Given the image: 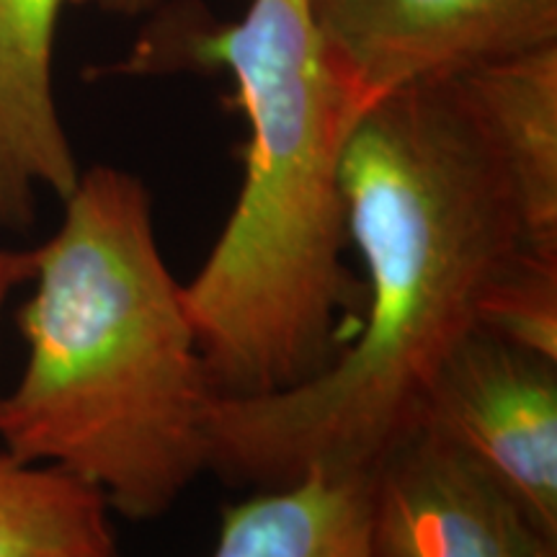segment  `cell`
Here are the masks:
<instances>
[{
    "label": "cell",
    "mask_w": 557,
    "mask_h": 557,
    "mask_svg": "<svg viewBox=\"0 0 557 557\" xmlns=\"http://www.w3.org/2000/svg\"><path fill=\"white\" fill-rule=\"evenodd\" d=\"M341 194L364 263L359 336L295 387L214 398L209 470L230 485L372 470L416 431L436 372L537 246L459 78L410 83L361 111Z\"/></svg>",
    "instance_id": "obj_1"
},
{
    "label": "cell",
    "mask_w": 557,
    "mask_h": 557,
    "mask_svg": "<svg viewBox=\"0 0 557 557\" xmlns=\"http://www.w3.org/2000/svg\"><path fill=\"white\" fill-rule=\"evenodd\" d=\"M62 205L58 233L34 248L18 310L26 361L0 398V442L96 487L124 519H160L209 470L218 398L184 284L135 173L81 171Z\"/></svg>",
    "instance_id": "obj_2"
},
{
    "label": "cell",
    "mask_w": 557,
    "mask_h": 557,
    "mask_svg": "<svg viewBox=\"0 0 557 557\" xmlns=\"http://www.w3.org/2000/svg\"><path fill=\"white\" fill-rule=\"evenodd\" d=\"M163 62L220 65L250 137L246 176L218 243L184 284L214 395L295 387L336 357L364 282L344 263L341 156L357 99L333 70L308 0H250L243 21L163 47Z\"/></svg>",
    "instance_id": "obj_3"
},
{
    "label": "cell",
    "mask_w": 557,
    "mask_h": 557,
    "mask_svg": "<svg viewBox=\"0 0 557 557\" xmlns=\"http://www.w3.org/2000/svg\"><path fill=\"white\" fill-rule=\"evenodd\" d=\"M308 11L361 111L557 41V0H308Z\"/></svg>",
    "instance_id": "obj_4"
},
{
    "label": "cell",
    "mask_w": 557,
    "mask_h": 557,
    "mask_svg": "<svg viewBox=\"0 0 557 557\" xmlns=\"http://www.w3.org/2000/svg\"><path fill=\"white\" fill-rule=\"evenodd\" d=\"M416 429L468 451L557 537V359L475 329L436 372Z\"/></svg>",
    "instance_id": "obj_5"
},
{
    "label": "cell",
    "mask_w": 557,
    "mask_h": 557,
    "mask_svg": "<svg viewBox=\"0 0 557 557\" xmlns=\"http://www.w3.org/2000/svg\"><path fill=\"white\" fill-rule=\"evenodd\" d=\"M377 557H557V537L478 459L429 429L372 470Z\"/></svg>",
    "instance_id": "obj_6"
},
{
    "label": "cell",
    "mask_w": 557,
    "mask_h": 557,
    "mask_svg": "<svg viewBox=\"0 0 557 557\" xmlns=\"http://www.w3.org/2000/svg\"><path fill=\"white\" fill-rule=\"evenodd\" d=\"M70 0H0V227L37 220L39 191L65 199L81 169L54 99V34Z\"/></svg>",
    "instance_id": "obj_7"
},
{
    "label": "cell",
    "mask_w": 557,
    "mask_h": 557,
    "mask_svg": "<svg viewBox=\"0 0 557 557\" xmlns=\"http://www.w3.org/2000/svg\"><path fill=\"white\" fill-rule=\"evenodd\" d=\"M457 78L513 181L529 238L557 248V41Z\"/></svg>",
    "instance_id": "obj_8"
},
{
    "label": "cell",
    "mask_w": 557,
    "mask_h": 557,
    "mask_svg": "<svg viewBox=\"0 0 557 557\" xmlns=\"http://www.w3.org/2000/svg\"><path fill=\"white\" fill-rule=\"evenodd\" d=\"M212 557H377L369 472L310 470L222 511Z\"/></svg>",
    "instance_id": "obj_9"
},
{
    "label": "cell",
    "mask_w": 557,
    "mask_h": 557,
    "mask_svg": "<svg viewBox=\"0 0 557 557\" xmlns=\"http://www.w3.org/2000/svg\"><path fill=\"white\" fill-rule=\"evenodd\" d=\"M96 487L0 451V557H122Z\"/></svg>",
    "instance_id": "obj_10"
},
{
    "label": "cell",
    "mask_w": 557,
    "mask_h": 557,
    "mask_svg": "<svg viewBox=\"0 0 557 557\" xmlns=\"http://www.w3.org/2000/svg\"><path fill=\"white\" fill-rule=\"evenodd\" d=\"M480 329L557 359V248L534 246L521 256Z\"/></svg>",
    "instance_id": "obj_11"
},
{
    "label": "cell",
    "mask_w": 557,
    "mask_h": 557,
    "mask_svg": "<svg viewBox=\"0 0 557 557\" xmlns=\"http://www.w3.org/2000/svg\"><path fill=\"white\" fill-rule=\"evenodd\" d=\"M34 250H9L0 248V310H3L5 299L21 284L32 282L34 276Z\"/></svg>",
    "instance_id": "obj_12"
},
{
    "label": "cell",
    "mask_w": 557,
    "mask_h": 557,
    "mask_svg": "<svg viewBox=\"0 0 557 557\" xmlns=\"http://www.w3.org/2000/svg\"><path fill=\"white\" fill-rule=\"evenodd\" d=\"M75 5H90L107 13H120V16H137V13L150 11L158 0H70Z\"/></svg>",
    "instance_id": "obj_13"
}]
</instances>
